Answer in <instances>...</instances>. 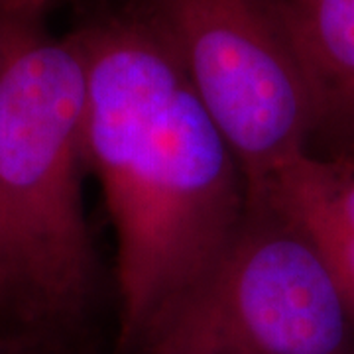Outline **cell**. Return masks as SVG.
<instances>
[{
    "instance_id": "277c9868",
    "label": "cell",
    "mask_w": 354,
    "mask_h": 354,
    "mask_svg": "<svg viewBox=\"0 0 354 354\" xmlns=\"http://www.w3.org/2000/svg\"><path fill=\"white\" fill-rule=\"evenodd\" d=\"M148 16L228 144L246 195L311 152V93L270 0H152Z\"/></svg>"
},
{
    "instance_id": "52a82bcc",
    "label": "cell",
    "mask_w": 354,
    "mask_h": 354,
    "mask_svg": "<svg viewBox=\"0 0 354 354\" xmlns=\"http://www.w3.org/2000/svg\"><path fill=\"white\" fill-rule=\"evenodd\" d=\"M0 354H85L79 337L26 329H0Z\"/></svg>"
},
{
    "instance_id": "9c48e42d",
    "label": "cell",
    "mask_w": 354,
    "mask_h": 354,
    "mask_svg": "<svg viewBox=\"0 0 354 354\" xmlns=\"http://www.w3.org/2000/svg\"><path fill=\"white\" fill-rule=\"evenodd\" d=\"M4 313H6V288H4V281L0 278V323L4 319Z\"/></svg>"
},
{
    "instance_id": "ba28073f",
    "label": "cell",
    "mask_w": 354,
    "mask_h": 354,
    "mask_svg": "<svg viewBox=\"0 0 354 354\" xmlns=\"http://www.w3.org/2000/svg\"><path fill=\"white\" fill-rule=\"evenodd\" d=\"M51 2L55 0H0V20L38 24Z\"/></svg>"
},
{
    "instance_id": "8992f818",
    "label": "cell",
    "mask_w": 354,
    "mask_h": 354,
    "mask_svg": "<svg viewBox=\"0 0 354 354\" xmlns=\"http://www.w3.org/2000/svg\"><path fill=\"white\" fill-rule=\"evenodd\" d=\"M268 201L315 244L354 321V156L304 152L246 201Z\"/></svg>"
},
{
    "instance_id": "7a4b0ae2",
    "label": "cell",
    "mask_w": 354,
    "mask_h": 354,
    "mask_svg": "<svg viewBox=\"0 0 354 354\" xmlns=\"http://www.w3.org/2000/svg\"><path fill=\"white\" fill-rule=\"evenodd\" d=\"M85 59L75 34L0 20V329L79 337L97 254L81 176Z\"/></svg>"
},
{
    "instance_id": "30bf717a",
    "label": "cell",
    "mask_w": 354,
    "mask_h": 354,
    "mask_svg": "<svg viewBox=\"0 0 354 354\" xmlns=\"http://www.w3.org/2000/svg\"><path fill=\"white\" fill-rule=\"evenodd\" d=\"M0 278H2V276H0Z\"/></svg>"
},
{
    "instance_id": "5b68a950",
    "label": "cell",
    "mask_w": 354,
    "mask_h": 354,
    "mask_svg": "<svg viewBox=\"0 0 354 354\" xmlns=\"http://www.w3.org/2000/svg\"><path fill=\"white\" fill-rule=\"evenodd\" d=\"M270 2L309 85L313 142L321 156H354V0Z\"/></svg>"
},
{
    "instance_id": "6da1fadb",
    "label": "cell",
    "mask_w": 354,
    "mask_h": 354,
    "mask_svg": "<svg viewBox=\"0 0 354 354\" xmlns=\"http://www.w3.org/2000/svg\"><path fill=\"white\" fill-rule=\"evenodd\" d=\"M81 140L116 236L114 354H138L215 270L246 213L244 177L152 18L73 32Z\"/></svg>"
},
{
    "instance_id": "3957f363",
    "label": "cell",
    "mask_w": 354,
    "mask_h": 354,
    "mask_svg": "<svg viewBox=\"0 0 354 354\" xmlns=\"http://www.w3.org/2000/svg\"><path fill=\"white\" fill-rule=\"evenodd\" d=\"M138 354H354V321L315 244L268 201Z\"/></svg>"
}]
</instances>
